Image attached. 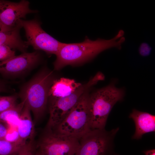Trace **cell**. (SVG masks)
<instances>
[{"label": "cell", "mask_w": 155, "mask_h": 155, "mask_svg": "<svg viewBox=\"0 0 155 155\" xmlns=\"http://www.w3.org/2000/svg\"><path fill=\"white\" fill-rule=\"evenodd\" d=\"M124 34V31L120 30L113 38L108 40L98 38L92 40L86 36L82 42L63 43L56 55V58L53 63L54 69L59 70L68 65L83 63L110 49L114 48L120 49L125 41Z\"/></svg>", "instance_id": "6da1fadb"}, {"label": "cell", "mask_w": 155, "mask_h": 155, "mask_svg": "<svg viewBox=\"0 0 155 155\" xmlns=\"http://www.w3.org/2000/svg\"><path fill=\"white\" fill-rule=\"evenodd\" d=\"M46 69L38 73L22 88L19 93L22 100L29 106L38 120L44 113L50 89L54 81L52 72Z\"/></svg>", "instance_id": "7a4b0ae2"}, {"label": "cell", "mask_w": 155, "mask_h": 155, "mask_svg": "<svg viewBox=\"0 0 155 155\" xmlns=\"http://www.w3.org/2000/svg\"><path fill=\"white\" fill-rule=\"evenodd\" d=\"M124 94L123 89L117 88L112 83L90 95L91 129H104L112 108L122 99Z\"/></svg>", "instance_id": "3957f363"}, {"label": "cell", "mask_w": 155, "mask_h": 155, "mask_svg": "<svg viewBox=\"0 0 155 155\" xmlns=\"http://www.w3.org/2000/svg\"><path fill=\"white\" fill-rule=\"evenodd\" d=\"M89 96L88 90L67 116L52 130L79 139L89 132L91 129Z\"/></svg>", "instance_id": "277c9868"}, {"label": "cell", "mask_w": 155, "mask_h": 155, "mask_svg": "<svg viewBox=\"0 0 155 155\" xmlns=\"http://www.w3.org/2000/svg\"><path fill=\"white\" fill-rule=\"evenodd\" d=\"M104 80L103 75L99 72L68 96L61 98L49 97L50 116L47 129L55 128L71 112L84 93L99 81Z\"/></svg>", "instance_id": "5b68a950"}, {"label": "cell", "mask_w": 155, "mask_h": 155, "mask_svg": "<svg viewBox=\"0 0 155 155\" xmlns=\"http://www.w3.org/2000/svg\"><path fill=\"white\" fill-rule=\"evenodd\" d=\"M79 140L47 129L39 142V152L42 155H75Z\"/></svg>", "instance_id": "8992f818"}, {"label": "cell", "mask_w": 155, "mask_h": 155, "mask_svg": "<svg viewBox=\"0 0 155 155\" xmlns=\"http://www.w3.org/2000/svg\"><path fill=\"white\" fill-rule=\"evenodd\" d=\"M20 24L25 31L26 42L36 51L42 50L48 54L58 53L63 43L55 39L42 28L40 22L36 18L20 20Z\"/></svg>", "instance_id": "52a82bcc"}, {"label": "cell", "mask_w": 155, "mask_h": 155, "mask_svg": "<svg viewBox=\"0 0 155 155\" xmlns=\"http://www.w3.org/2000/svg\"><path fill=\"white\" fill-rule=\"evenodd\" d=\"M117 128L109 131L103 129H91L80 139L77 155H104L113 146L119 131Z\"/></svg>", "instance_id": "ba28073f"}, {"label": "cell", "mask_w": 155, "mask_h": 155, "mask_svg": "<svg viewBox=\"0 0 155 155\" xmlns=\"http://www.w3.org/2000/svg\"><path fill=\"white\" fill-rule=\"evenodd\" d=\"M29 5V2L25 0L19 2L0 0V22L11 29L20 26V20L25 18L27 14L38 12L30 9Z\"/></svg>", "instance_id": "9c48e42d"}, {"label": "cell", "mask_w": 155, "mask_h": 155, "mask_svg": "<svg viewBox=\"0 0 155 155\" xmlns=\"http://www.w3.org/2000/svg\"><path fill=\"white\" fill-rule=\"evenodd\" d=\"M40 55L38 51L24 53L6 60L0 62V73L13 75L29 70L39 62Z\"/></svg>", "instance_id": "30bf717a"}, {"label": "cell", "mask_w": 155, "mask_h": 155, "mask_svg": "<svg viewBox=\"0 0 155 155\" xmlns=\"http://www.w3.org/2000/svg\"><path fill=\"white\" fill-rule=\"evenodd\" d=\"M129 117L133 120L135 125V131L132 137L133 139H139L144 134L155 131L154 115L134 109Z\"/></svg>", "instance_id": "8fae6325"}, {"label": "cell", "mask_w": 155, "mask_h": 155, "mask_svg": "<svg viewBox=\"0 0 155 155\" xmlns=\"http://www.w3.org/2000/svg\"><path fill=\"white\" fill-rule=\"evenodd\" d=\"M30 112L29 106L25 102L17 124V131L18 141L24 144L33 141L35 130Z\"/></svg>", "instance_id": "7c38bea8"}, {"label": "cell", "mask_w": 155, "mask_h": 155, "mask_svg": "<svg viewBox=\"0 0 155 155\" xmlns=\"http://www.w3.org/2000/svg\"><path fill=\"white\" fill-rule=\"evenodd\" d=\"M82 84L77 82L74 80L61 78L54 80L49 93V96L61 98L70 95Z\"/></svg>", "instance_id": "4fadbf2b"}, {"label": "cell", "mask_w": 155, "mask_h": 155, "mask_svg": "<svg viewBox=\"0 0 155 155\" xmlns=\"http://www.w3.org/2000/svg\"><path fill=\"white\" fill-rule=\"evenodd\" d=\"M19 26L7 32H0V45L9 47L12 49H17L23 53L26 52L28 46L26 41L22 40Z\"/></svg>", "instance_id": "5bb4252c"}, {"label": "cell", "mask_w": 155, "mask_h": 155, "mask_svg": "<svg viewBox=\"0 0 155 155\" xmlns=\"http://www.w3.org/2000/svg\"><path fill=\"white\" fill-rule=\"evenodd\" d=\"M25 103L24 100H22L20 103L0 113V121L5 123L9 125L10 124L17 125Z\"/></svg>", "instance_id": "9a60e30c"}, {"label": "cell", "mask_w": 155, "mask_h": 155, "mask_svg": "<svg viewBox=\"0 0 155 155\" xmlns=\"http://www.w3.org/2000/svg\"><path fill=\"white\" fill-rule=\"evenodd\" d=\"M24 145L18 141L11 142L5 139L0 140V155H11Z\"/></svg>", "instance_id": "2e32d148"}, {"label": "cell", "mask_w": 155, "mask_h": 155, "mask_svg": "<svg viewBox=\"0 0 155 155\" xmlns=\"http://www.w3.org/2000/svg\"><path fill=\"white\" fill-rule=\"evenodd\" d=\"M17 99V96L15 95L0 96V113L16 105Z\"/></svg>", "instance_id": "e0dca14e"}, {"label": "cell", "mask_w": 155, "mask_h": 155, "mask_svg": "<svg viewBox=\"0 0 155 155\" xmlns=\"http://www.w3.org/2000/svg\"><path fill=\"white\" fill-rule=\"evenodd\" d=\"M15 56V51L9 47L0 45V62H2Z\"/></svg>", "instance_id": "ac0fdd59"}, {"label": "cell", "mask_w": 155, "mask_h": 155, "mask_svg": "<svg viewBox=\"0 0 155 155\" xmlns=\"http://www.w3.org/2000/svg\"><path fill=\"white\" fill-rule=\"evenodd\" d=\"M34 146L33 141L28 142L18 151L11 155H33Z\"/></svg>", "instance_id": "d6986e66"}, {"label": "cell", "mask_w": 155, "mask_h": 155, "mask_svg": "<svg viewBox=\"0 0 155 155\" xmlns=\"http://www.w3.org/2000/svg\"><path fill=\"white\" fill-rule=\"evenodd\" d=\"M152 50L151 47L146 42H143L140 45L138 51L140 54L143 57H146L150 54Z\"/></svg>", "instance_id": "ffe728a7"}, {"label": "cell", "mask_w": 155, "mask_h": 155, "mask_svg": "<svg viewBox=\"0 0 155 155\" xmlns=\"http://www.w3.org/2000/svg\"><path fill=\"white\" fill-rule=\"evenodd\" d=\"M9 126L7 124L0 121V140L5 139L9 132Z\"/></svg>", "instance_id": "44dd1931"}, {"label": "cell", "mask_w": 155, "mask_h": 155, "mask_svg": "<svg viewBox=\"0 0 155 155\" xmlns=\"http://www.w3.org/2000/svg\"><path fill=\"white\" fill-rule=\"evenodd\" d=\"M13 29H11L5 26L0 22V32H7Z\"/></svg>", "instance_id": "7402d4cb"}, {"label": "cell", "mask_w": 155, "mask_h": 155, "mask_svg": "<svg viewBox=\"0 0 155 155\" xmlns=\"http://www.w3.org/2000/svg\"><path fill=\"white\" fill-rule=\"evenodd\" d=\"M143 153L145 155H155V150L153 149L145 151Z\"/></svg>", "instance_id": "603a6c76"}, {"label": "cell", "mask_w": 155, "mask_h": 155, "mask_svg": "<svg viewBox=\"0 0 155 155\" xmlns=\"http://www.w3.org/2000/svg\"><path fill=\"white\" fill-rule=\"evenodd\" d=\"M33 155H42L39 152H36L35 154H34Z\"/></svg>", "instance_id": "cb8c5ba5"}, {"label": "cell", "mask_w": 155, "mask_h": 155, "mask_svg": "<svg viewBox=\"0 0 155 155\" xmlns=\"http://www.w3.org/2000/svg\"><path fill=\"white\" fill-rule=\"evenodd\" d=\"M2 89L1 86L0 85V92L2 91Z\"/></svg>", "instance_id": "d4e9b609"}, {"label": "cell", "mask_w": 155, "mask_h": 155, "mask_svg": "<svg viewBox=\"0 0 155 155\" xmlns=\"http://www.w3.org/2000/svg\"><path fill=\"white\" fill-rule=\"evenodd\" d=\"M75 155H77L76 154Z\"/></svg>", "instance_id": "484cf974"}]
</instances>
